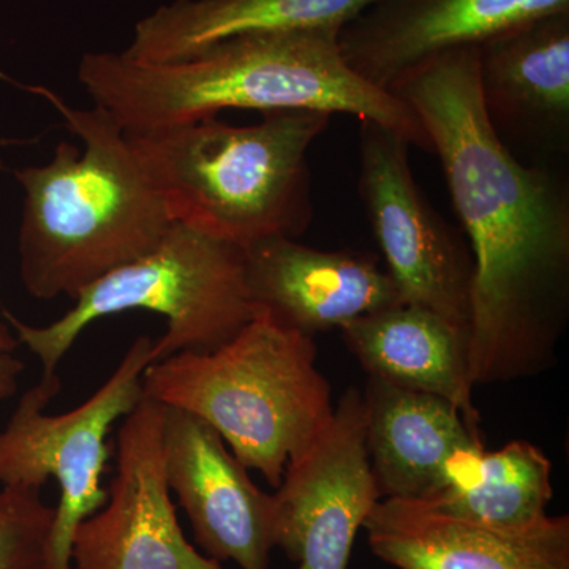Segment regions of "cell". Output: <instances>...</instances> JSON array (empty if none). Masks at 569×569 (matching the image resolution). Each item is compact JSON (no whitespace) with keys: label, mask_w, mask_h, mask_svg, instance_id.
Wrapping results in <instances>:
<instances>
[{"label":"cell","mask_w":569,"mask_h":569,"mask_svg":"<svg viewBox=\"0 0 569 569\" xmlns=\"http://www.w3.org/2000/svg\"><path fill=\"white\" fill-rule=\"evenodd\" d=\"M24 370V362L13 353H0V400L9 399L18 389V378Z\"/></svg>","instance_id":"obj_21"},{"label":"cell","mask_w":569,"mask_h":569,"mask_svg":"<svg viewBox=\"0 0 569 569\" xmlns=\"http://www.w3.org/2000/svg\"><path fill=\"white\" fill-rule=\"evenodd\" d=\"M391 93L425 126L473 257L468 358L478 385L552 369L569 320V186L500 140L481 102L478 48L445 52Z\"/></svg>","instance_id":"obj_1"},{"label":"cell","mask_w":569,"mask_h":569,"mask_svg":"<svg viewBox=\"0 0 569 569\" xmlns=\"http://www.w3.org/2000/svg\"><path fill=\"white\" fill-rule=\"evenodd\" d=\"M366 445L381 498L432 500L485 448L479 421L429 392L369 377Z\"/></svg>","instance_id":"obj_16"},{"label":"cell","mask_w":569,"mask_h":569,"mask_svg":"<svg viewBox=\"0 0 569 569\" xmlns=\"http://www.w3.org/2000/svg\"><path fill=\"white\" fill-rule=\"evenodd\" d=\"M410 146L387 127L361 121L359 197L402 302L468 329L473 257L418 186Z\"/></svg>","instance_id":"obj_8"},{"label":"cell","mask_w":569,"mask_h":569,"mask_svg":"<svg viewBox=\"0 0 569 569\" xmlns=\"http://www.w3.org/2000/svg\"><path fill=\"white\" fill-rule=\"evenodd\" d=\"M340 332L369 377L443 397L479 421L468 329L425 307L399 302L356 318Z\"/></svg>","instance_id":"obj_17"},{"label":"cell","mask_w":569,"mask_h":569,"mask_svg":"<svg viewBox=\"0 0 569 569\" xmlns=\"http://www.w3.org/2000/svg\"><path fill=\"white\" fill-rule=\"evenodd\" d=\"M141 383L142 396L208 422L274 488L335 411L313 337L261 309L216 350L152 362Z\"/></svg>","instance_id":"obj_5"},{"label":"cell","mask_w":569,"mask_h":569,"mask_svg":"<svg viewBox=\"0 0 569 569\" xmlns=\"http://www.w3.org/2000/svg\"><path fill=\"white\" fill-rule=\"evenodd\" d=\"M377 0H173L137 22L121 51L138 62H170L236 36L340 31Z\"/></svg>","instance_id":"obj_18"},{"label":"cell","mask_w":569,"mask_h":569,"mask_svg":"<svg viewBox=\"0 0 569 569\" xmlns=\"http://www.w3.org/2000/svg\"><path fill=\"white\" fill-rule=\"evenodd\" d=\"M73 301L48 326L24 323L3 309L18 342L39 358L43 377L58 373L74 340L100 318L137 309L167 318V331L152 343V365L174 355L216 350L254 313L244 250L181 223H171L148 253L108 272Z\"/></svg>","instance_id":"obj_6"},{"label":"cell","mask_w":569,"mask_h":569,"mask_svg":"<svg viewBox=\"0 0 569 569\" xmlns=\"http://www.w3.org/2000/svg\"><path fill=\"white\" fill-rule=\"evenodd\" d=\"M552 496L548 456L530 441L515 440L497 451L482 449L427 503L473 522L526 527L548 515Z\"/></svg>","instance_id":"obj_19"},{"label":"cell","mask_w":569,"mask_h":569,"mask_svg":"<svg viewBox=\"0 0 569 569\" xmlns=\"http://www.w3.org/2000/svg\"><path fill=\"white\" fill-rule=\"evenodd\" d=\"M84 142L61 141L41 167L14 171L24 192L20 274L37 299L77 298L163 238L171 219L127 141L102 108H71L41 89Z\"/></svg>","instance_id":"obj_3"},{"label":"cell","mask_w":569,"mask_h":569,"mask_svg":"<svg viewBox=\"0 0 569 569\" xmlns=\"http://www.w3.org/2000/svg\"><path fill=\"white\" fill-rule=\"evenodd\" d=\"M274 541L298 569H348L355 538L381 500L366 445L365 397L343 392L274 496Z\"/></svg>","instance_id":"obj_9"},{"label":"cell","mask_w":569,"mask_h":569,"mask_svg":"<svg viewBox=\"0 0 569 569\" xmlns=\"http://www.w3.org/2000/svg\"><path fill=\"white\" fill-rule=\"evenodd\" d=\"M152 343L149 336L133 340L102 387L63 415L47 413L61 392V377L41 376L0 432V485L41 489L54 478L61 490L43 569H71L74 530L107 501L100 485L110 459L107 437L142 399V373L151 365Z\"/></svg>","instance_id":"obj_7"},{"label":"cell","mask_w":569,"mask_h":569,"mask_svg":"<svg viewBox=\"0 0 569 569\" xmlns=\"http://www.w3.org/2000/svg\"><path fill=\"white\" fill-rule=\"evenodd\" d=\"M362 529L373 556L397 569H569V518L496 527L421 500L381 498Z\"/></svg>","instance_id":"obj_13"},{"label":"cell","mask_w":569,"mask_h":569,"mask_svg":"<svg viewBox=\"0 0 569 569\" xmlns=\"http://www.w3.org/2000/svg\"><path fill=\"white\" fill-rule=\"evenodd\" d=\"M569 11V0H377L337 43L358 77L391 92L445 52L478 48L518 26Z\"/></svg>","instance_id":"obj_12"},{"label":"cell","mask_w":569,"mask_h":569,"mask_svg":"<svg viewBox=\"0 0 569 569\" xmlns=\"http://www.w3.org/2000/svg\"><path fill=\"white\" fill-rule=\"evenodd\" d=\"M337 33H244L170 62L88 52L78 66V80L123 132L200 121L223 110L318 111L376 122L433 152L415 111L348 67Z\"/></svg>","instance_id":"obj_2"},{"label":"cell","mask_w":569,"mask_h":569,"mask_svg":"<svg viewBox=\"0 0 569 569\" xmlns=\"http://www.w3.org/2000/svg\"><path fill=\"white\" fill-rule=\"evenodd\" d=\"M482 107L508 146H569V11L546 14L478 47Z\"/></svg>","instance_id":"obj_15"},{"label":"cell","mask_w":569,"mask_h":569,"mask_svg":"<svg viewBox=\"0 0 569 569\" xmlns=\"http://www.w3.org/2000/svg\"><path fill=\"white\" fill-rule=\"evenodd\" d=\"M244 257L253 309L309 337L402 302L395 280L369 252L279 238L250 247Z\"/></svg>","instance_id":"obj_14"},{"label":"cell","mask_w":569,"mask_h":569,"mask_svg":"<svg viewBox=\"0 0 569 569\" xmlns=\"http://www.w3.org/2000/svg\"><path fill=\"white\" fill-rule=\"evenodd\" d=\"M164 407L142 396L123 418L116 473L71 541V569H223L186 538L163 470Z\"/></svg>","instance_id":"obj_10"},{"label":"cell","mask_w":569,"mask_h":569,"mask_svg":"<svg viewBox=\"0 0 569 569\" xmlns=\"http://www.w3.org/2000/svg\"><path fill=\"white\" fill-rule=\"evenodd\" d=\"M18 339L11 335L6 325H0V353H13L18 347Z\"/></svg>","instance_id":"obj_22"},{"label":"cell","mask_w":569,"mask_h":569,"mask_svg":"<svg viewBox=\"0 0 569 569\" xmlns=\"http://www.w3.org/2000/svg\"><path fill=\"white\" fill-rule=\"evenodd\" d=\"M261 114L252 126L211 116L126 132L171 222L242 250L269 239H298L309 230L313 203L307 153L332 116Z\"/></svg>","instance_id":"obj_4"},{"label":"cell","mask_w":569,"mask_h":569,"mask_svg":"<svg viewBox=\"0 0 569 569\" xmlns=\"http://www.w3.org/2000/svg\"><path fill=\"white\" fill-rule=\"evenodd\" d=\"M162 449L168 489L204 556L271 569L274 498L254 485L223 438L203 419L164 407Z\"/></svg>","instance_id":"obj_11"},{"label":"cell","mask_w":569,"mask_h":569,"mask_svg":"<svg viewBox=\"0 0 569 569\" xmlns=\"http://www.w3.org/2000/svg\"><path fill=\"white\" fill-rule=\"evenodd\" d=\"M56 507L41 489L3 486L0 490V569H43Z\"/></svg>","instance_id":"obj_20"}]
</instances>
